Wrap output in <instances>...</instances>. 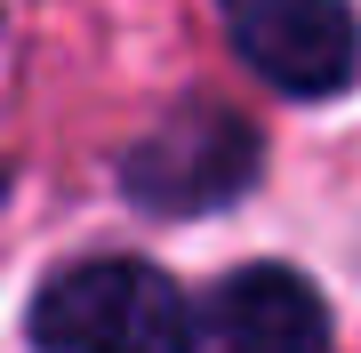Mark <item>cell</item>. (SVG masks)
Segmentation results:
<instances>
[{
  "label": "cell",
  "mask_w": 361,
  "mask_h": 353,
  "mask_svg": "<svg viewBox=\"0 0 361 353\" xmlns=\"http://www.w3.org/2000/svg\"><path fill=\"white\" fill-rule=\"evenodd\" d=\"M40 353H193V305L185 289L137 257L65 265L32 305Z\"/></svg>",
  "instance_id": "6da1fadb"
},
{
  "label": "cell",
  "mask_w": 361,
  "mask_h": 353,
  "mask_svg": "<svg viewBox=\"0 0 361 353\" xmlns=\"http://www.w3.org/2000/svg\"><path fill=\"white\" fill-rule=\"evenodd\" d=\"M249 177H257V129L233 120L225 105L169 113L161 129L129 153V193L145 201V209H169V217L225 209Z\"/></svg>",
  "instance_id": "7a4b0ae2"
},
{
  "label": "cell",
  "mask_w": 361,
  "mask_h": 353,
  "mask_svg": "<svg viewBox=\"0 0 361 353\" xmlns=\"http://www.w3.org/2000/svg\"><path fill=\"white\" fill-rule=\"evenodd\" d=\"M233 40L281 97H337L361 73V25L345 0H225Z\"/></svg>",
  "instance_id": "3957f363"
},
{
  "label": "cell",
  "mask_w": 361,
  "mask_h": 353,
  "mask_svg": "<svg viewBox=\"0 0 361 353\" xmlns=\"http://www.w3.org/2000/svg\"><path fill=\"white\" fill-rule=\"evenodd\" d=\"M201 353H329V314L289 265H249L209 297Z\"/></svg>",
  "instance_id": "277c9868"
}]
</instances>
